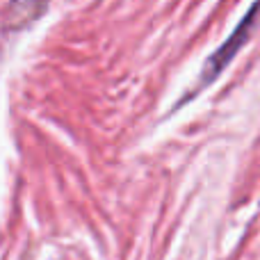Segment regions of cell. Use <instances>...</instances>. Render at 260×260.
Here are the masks:
<instances>
[{"label":"cell","instance_id":"6da1fadb","mask_svg":"<svg viewBox=\"0 0 260 260\" xmlns=\"http://www.w3.org/2000/svg\"><path fill=\"white\" fill-rule=\"evenodd\" d=\"M258 21H260V0H256V5H253V7L244 14V18L240 21V25L231 32L229 39H226L224 44H221L219 48H217L215 53L208 57L206 67H203L201 76H199V87H208L221 71H224L226 67H229L231 62H233V57L240 53V50H242V46L249 41L251 32L256 30Z\"/></svg>","mask_w":260,"mask_h":260},{"label":"cell","instance_id":"7a4b0ae2","mask_svg":"<svg viewBox=\"0 0 260 260\" xmlns=\"http://www.w3.org/2000/svg\"><path fill=\"white\" fill-rule=\"evenodd\" d=\"M46 5L48 0H9L7 9H5V27L23 30L46 12Z\"/></svg>","mask_w":260,"mask_h":260}]
</instances>
